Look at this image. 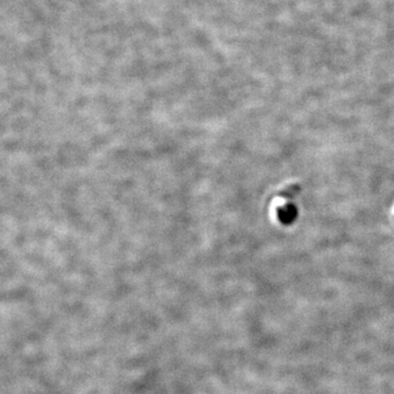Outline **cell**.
I'll return each mask as SVG.
<instances>
[{
    "mask_svg": "<svg viewBox=\"0 0 394 394\" xmlns=\"http://www.w3.org/2000/svg\"><path fill=\"white\" fill-rule=\"evenodd\" d=\"M299 191L300 187L298 184H291L281 192V202H278L276 206V214L278 216V219L283 223H290L295 220L297 211L296 207L291 204V202L292 198L298 194Z\"/></svg>",
    "mask_w": 394,
    "mask_h": 394,
    "instance_id": "6da1fadb",
    "label": "cell"
}]
</instances>
